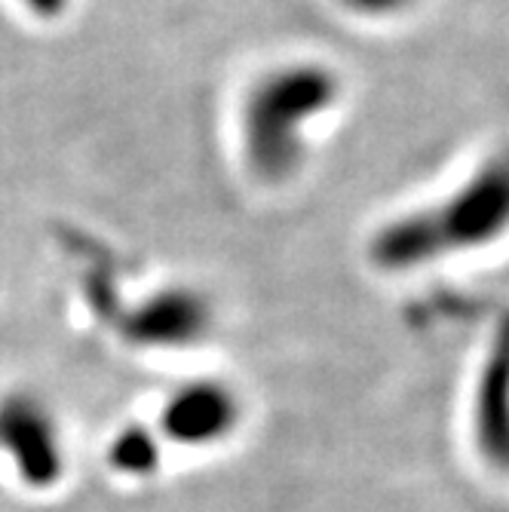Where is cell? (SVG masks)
I'll return each mask as SVG.
<instances>
[{"mask_svg":"<svg viewBox=\"0 0 509 512\" xmlns=\"http://www.w3.org/2000/svg\"><path fill=\"white\" fill-rule=\"evenodd\" d=\"M335 83L316 65L276 71L252 89L246 102V154L261 178H286L304 154V126L326 111Z\"/></svg>","mask_w":509,"mask_h":512,"instance_id":"cell-1","label":"cell"},{"mask_svg":"<svg viewBox=\"0 0 509 512\" xmlns=\"http://www.w3.org/2000/svg\"><path fill=\"white\" fill-rule=\"evenodd\" d=\"M503 203V175H485L448 206L390 224L375 243V261L384 270H408L454 249L482 246L503 227Z\"/></svg>","mask_w":509,"mask_h":512,"instance_id":"cell-2","label":"cell"},{"mask_svg":"<svg viewBox=\"0 0 509 512\" xmlns=\"http://www.w3.org/2000/svg\"><path fill=\"white\" fill-rule=\"evenodd\" d=\"M0 457L28 491H50L68 473L65 436L56 414L34 393L0 396Z\"/></svg>","mask_w":509,"mask_h":512,"instance_id":"cell-3","label":"cell"},{"mask_svg":"<svg viewBox=\"0 0 509 512\" xmlns=\"http://www.w3.org/2000/svg\"><path fill=\"white\" fill-rule=\"evenodd\" d=\"M243 424L240 393L212 378H197L169 390L157 411V436L163 445L206 451L234 439Z\"/></svg>","mask_w":509,"mask_h":512,"instance_id":"cell-4","label":"cell"},{"mask_svg":"<svg viewBox=\"0 0 509 512\" xmlns=\"http://www.w3.org/2000/svg\"><path fill=\"white\" fill-rule=\"evenodd\" d=\"M209 329V307L191 292H163L142 304L129 322V341L151 350H178L197 344Z\"/></svg>","mask_w":509,"mask_h":512,"instance_id":"cell-5","label":"cell"},{"mask_svg":"<svg viewBox=\"0 0 509 512\" xmlns=\"http://www.w3.org/2000/svg\"><path fill=\"white\" fill-rule=\"evenodd\" d=\"M473 442L494 470L506 467V359L500 344L485 359L473 393Z\"/></svg>","mask_w":509,"mask_h":512,"instance_id":"cell-6","label":"cell"},{"mask_svg":"<svg viewBox=\"0 0 509 512\" xmlns=\"http://www.w3.org/2000/svg\"><path fill=\"white\" fill-rule=\"evenodd\" d=\"M163 439L154 427L132 424L111 436L108 442V467L123 479H148L160 470L163 460Z\"/></svg>","mask_w":509,"mask_h":512,"instance_id":"cell-7","label":"cell"},{"mask_svg":"<svg viewBox=\"0 0 509 512\" xmlns=\"http://www.w3.org/2000/svg\"><path fill=\"white\" fill-rule=\"evenodd\" d=\"M341 4L356 13V16H365V19H384V16H396L402 13L411 0H341Z\"/></svg>","mask_w":509,"mask_h":512,"instance_id":"cell-8","label":"cell"},{"mask_svg":"<svg viewBox=\"0 0 509 512\" xmlns=\"http://www.w3.org/2000/svg\"><path fill=\"white\" fill-rule=\"evenodd\" d=\"M22 4L37 16H59L68 0H22Z\"/></svg>","mask_w":509,"mask_h":512,"instance_id":"cell-9","label":"cell"}]
</instances>
